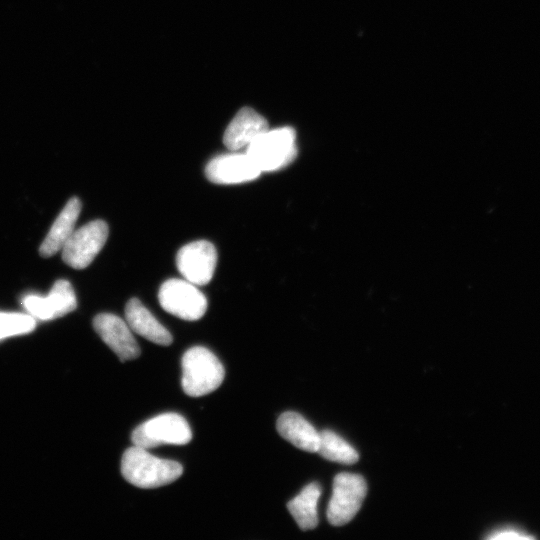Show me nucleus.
I'll return each mask as SVG.
<instances>
[{
    "label": "nucleus",
    "mask_w": 540,
    "mask_h": 540,
    "mask_svg": "<svg viewBox=\"0 0 540 540\" xmlns=\"http://www.w3.org/2000/svg\"><path fill=\"white\" fill-rule=\"evenodd\" d=\"M121 473L130 484L151 489L177 480L183 473V467L176 461L158 458L147 449L133 446L122 455Z\"/></svg>",
    "instance_id": "obj_1"
},
{
    "label": "nucleus",
    "mask_w": 540,
    "mask_h": 540,
    "mask_svg": "<svg viewBox=\"0 0 540 540\" xmlns=\"http://www.w3.org/2000/svg\"><path fill=\"white\" fill-rule=\"evenodd\" d=\"M183 391L199 397L216 390L223 382L225 370L219 359L207 348L195 346L188 349L181 360Z\"/></svg>",
    "instance_id": "obj_2"
},
{
    "label": "nucleus",
    "mask_w": 540,
    "mask_h": 540,
    "mask_svg": "<svg viewBox=\"0 0 540 540\" xmlns=\"http://www.w3.org/2000/svg\"><path fill=\"white\" fill-rule=\"evenodd\" d=\"M246 154L261 172L279 170L296 157V134L291 127L267 129L247 148Z\"/></svg>",
    "instance_id": "obj_3"
},
{
    "label": "nucleus",
    "mask_w": 540,
    "mask_h": 540,
    "mask_svg": "<svg viewBox=\"0 0 540 540\" xmlns=\"http://www.w3.org/2000/svg\"><path fill=\"white\" fill-rule=\"evenodd\" d=\"M192 439V432L186 419L176 413L155 416L137 426L131 440L134 446L144 449L163 444L184 445Z\"/></svg>",
    "instance_id": "obj_4"
},
{
    "label": "nucleus",
    "mask_w": 540,
    "mask_h": 540,
    "mask_svg": "<svg viewBox=\"0 0 540 540\" xmlns=\"http://www.w3.org/2000/svg\"><path fill=\"white\" fill-rule=\"evenodd\" d=\"M367 493L364 478L353 473L334 477L332 496L327 507V519L333 526L347 524L359 511Z\"/></svg>",
    "instance_id": "obj_5"
},
{
    "label": "nucleus",
    "mask_w": 540,
    "mask_h": 540,
    "mask_svg": "<svg viewBox=\"0 0 540 540\" xmlns=\"http://www.w3.org/2000/svg\"><path fill=\"white\" fill-rule=\"evenodd\" d=\"M158 299L166 312L187 321L200 319L208 305L205 295L186 279L165 281L159 289Z\"/></svg>",
    "instance_id": "obj_6"
},
{
    "label": "nucleus",
    "mask_w": 540,
    "mask_h": 540,
    "mask_svg": "<svg viewBox=\"0 0 540 540\" xmlns=\"http://www.w3.org/2000/svg\"><path fill=\"white\" fill-rule=\"evenodd\" d=\"M103 220L91 221L74 230L62 248V259L70 267L84 269L91 264L108 238Z\"/></svg>",
    "instance_id": "obj_7"
},
{
    "label": "nucleus",
    "mask_w": 540,
    "mask_h": 540,
    "mask_svg": "<svg viewBox=\"0 0 540 540\" xmlns=\"http://www.w3.org/2000/svg\"><path fill=\"white\" fill-rule=\"evenodd\" d=\"M217 252L212 243L198 240L183 246L177 253L176 265L181 275L196 286L205 285L213 277Z\"/></svg>",
    "instance_id": "obj_8"
},
{
    "label": "nucleus",
    "mask_w": 540,
    "mask_h": 540,
    "mask_svg": "<svg viewBox=\"0 0 540 540\" xmlns=\"http://www.w3.org/2000/svg\"><path fill=\"white\" fill-rule=\"evenodd\" d=\"M22 304L29 315L47 321L72 312L77 300L70 282L60 279L53 284L47 296L29 294L23 298Z\"/></svg>",
    "instance_id": "obj_9"
},
{
    "label": "nucleus",
    "mask_w": 540,
    "mask_h": 540,
    "mask_svg": "<svg viewBox=\"0 0 540 540\" xmlns=\"http://www.w3.org/2000/svg\"><path fill=\"white\" fill-rule=\"evenodd\" d=\"M93 327L102 341L120 361L136 359L140 348L127 322L111 313H101L93 319Z\"/></svg>",
    "instance_id": "obj_10"
},
{
    "label": "nucleus",
    "mask_w": 540,
    "mask_h": 540,
    "mask_svg": "<svg viewBox=\"0 0 540 540\" xmlns=\"http://www.w3.org/2000/svg\"><path fill=\"white\" fill-rule=\"evenodd\" d=\"M261 171L245 153L222 154L205 167L207 179L215 184H239L259 177Z\"/></svg>",
    "instance_id": "obj_11"
},
{
    "label": "nucleus",
    "mask_w": 540,
    "mask_h": 540,
    "mask_svg": "<svg viewBox=\"0 0 540 540\" xmlns=\"http://www.w3.org/2000/svg\"><path fill=\"white\" fill-rule=\"evenodd\" d=\"M269 129L266 119L250 107L240 109L227 126L224 145L238 151L247 148L259 135Z\"/></svg>",
    "instance_id": "obj_12"
},
{
    "label": "nucleus",
    "mask_w": 540,
    "mask_h": 540,
    "mask_svg": "<svg viewBox=\"0 0 540 540\" xmlns=\"http://www.w3.org/2000/svg\"><path fill=\"white\" fill-rule=\"evenodd\" d=\"M125 318L130 329L148 341L162 346L172 343L170 332L137 298L127 302Z\"/></svg>",
    "instance_id": "obj_13"
},
{
    "label": "nucleus",
    "mask_w": 540,
    "mask_h": 540,
    "mask_svg": "<svg viewBox=\"0 0 540 540\" xmlns=\"http://www.w3.org/2000/svg\"><path fill=\"white\" fill-rule=\"evenodd\" d=\"M80 211V200L77 197L70 198L55 219L39 248L42 257H51L62 250L64 244L75 230Z\"/></svg>",
    "instance_id": "obj_14"
},
{
    "label": "nucleus",
    "mask_w": 540,
    "mask_h": 540,
    "mask_svg": "<svg viewBox=\"0 0 540 540\" xmlns=\"http://www.w3.org/2000/svg\"><path fill=\"white\" fill-rule=\"evenodd\" d=\"M276 428L280 436L295 447L307 452H317L319 432L299 413L294 411L282 413L277 420Z\"/></svg>",
    "instance_id": "obj_15"
},
{
    "label": "nucleus",
    "mask_w": 540,
    "mask_h": 540,
    "mask_svg": "<svg viewBox=\"0 0 540 540\" xmlns=\"http://www.w3.org/2000/svg\"><path fill=\"white\" fill-rule=\"evenodd\" d=\"M321 495V487L312 482L290 500L287 508L302 530L313 529L318 524L317 502Z\"/></svg>",
    "instance_id": "obj_16"
},
{
    "label": "nucleus",
    "mask_w": 540,
    "mask_h": 540,
    "mask_svg": "<svg viewBox=\"0 0 540 540\" xmlns=\"http://www.w3.org/2000/svg\"><path fill=\"white\" fill-rule=\"evenodd\" d=\"M319 436L317 453L323 458L342 464H353L359 459L358 452L337 433L323 430Z\"/></svg>",
    "instance_id": "obj_17"
},
{
    "label": "nucleus",
    "mask_w": 540,
    "mask_h": 540,
    "mask_svg": "<svg viewBox=\"0 0 540 540\" xmlns=\"http://www.w3.org/2000/svg\"><path fill=\"white\" fill-rule=\"evenodd\" d=\"M35 326L36 319L29 314L0 312V340L29 333Z\"/></svg>",
    "instance_id": "obj_18"
},
{
    "label": "nucleus",
    "mask_w": 540,
    "mask_h": 540,
    "mask_svg": "<svg viewBox=\"0 0 540 540\" xmlns=\"http://www.w3.org/2000/svg\"><path fill=\"white\" fill-rule=\"evenodd\" d=\"M486 538L492 540H527L535 538V535H533L528 529L520 526L519 524L512 523L504 524L493 529Z\"/></svg>",
    "instance_id": "obj_19"
}]
</instances>
